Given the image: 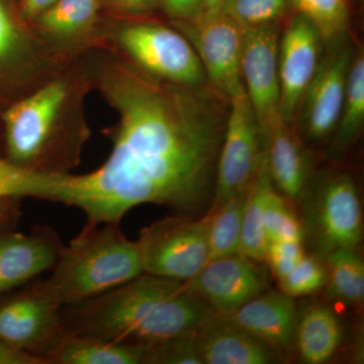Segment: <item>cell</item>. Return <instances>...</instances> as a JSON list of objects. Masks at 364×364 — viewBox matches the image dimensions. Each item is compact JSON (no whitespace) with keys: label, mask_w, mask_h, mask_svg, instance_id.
I'll return each instance as SVG.
<instances>
[{"label":"cell","mask_w":364,"mask_h":364,"mask_svg":"<svg viewBox=\"0 0 364 364\" xmlns=\"http://www.w3.org/2000/svg\"><path fill=\"white\" fill-rule=\"evenodd\" d=\"M203 364H274L284 360V352L230 322L215 318L196 333Z\"/></svg>","instance_id":"19"},{"label":"cell","mask_w":364,"mask_h":364,"mask_svg":"<svg viewBox=\"0 0 364 364\" xmlns=\"http://www.w3.org/2000/svg\"><path fill=\"white\" fill-rule=\"evenodd\" d=\"M142 273L136 242L127 238L119 224H85L63 246L45 282L64 306L111 291Z\"/></svg>","instance_id":"4"},{"label":"cell","mask_w":364,"mask_h":364,"mask_svg":"<svg viewBox=\"0 0 364 364\" xmlns=\"http://www.w3.org/2000/svg\"><path fill=\"white\" fill-rule=\"evenodd\" d=\"M145 364H203L196 348V334L148 344Z\"/></svg>","instance_id":"31"},{"label":"cell","mask_w":364,"mask_h":364,"mask_svg":"<svg viewBox=\"0 0 364 364\" xmlns=\"http://www.w3.org/2000/svg\"><path fill=\"white\" fill-rule=\"evenodd\" d=\"M282 21L244 30L241 77L265 136L279 117V50Z\"/></svg>","instance_id":"15"},{"label":"cell","mask_w":364,"mask_h":364,"mask_svg":"<svg viewBox=\"0 0 364 364\" xmlns=\"http://www.w3.org/2000/svg\"><path fill=\"white\" fill-rule=\"evenodd\" d=\"M80 58L91 90L117 114L104 132L111 154L85 174L28 173L23 198L78 208L87 225H119L147 203L177 215L205 213L214 196L229 100L210 85L188 87L151 76L107 46Z\"/></svg>","instance_id":"1"},{"label":"cell","mask_w":364,"mask_h":364,"mask_svg":"<svg viewBox=\"0 0 364 364\" xmlns=\"http://www.w3.org/2000/svg\"><path fill=\"white\" fill-rule=\"evenodd\" d=\"M26 171L0 158V198H18L21 178Z\"/></svg>","instance_id":"35"},{"label":"cell","mask_w":364,"mask_h":364,"mask_svg":"<svg viewBox=\"0 0 364 364\" xmlns=\"http://www.w3.org/2000/svg\"><path fill=\"white\" fill-rule=\"evenodd\" d=\"M9 200H11V198H0V222L4 219V215L6 214Z\"/></svg>","instance_id":"39"},{"label":"cell","mask_w":364,"mask_h":364,"mask_svg":"<svg viewBox=\"0 0 364 364\" xmlns=\"http://www.w3.org/2000/svg\"><path fill=\"white\" fill-rule=\"evenodd\" d=\"M58 0H21V18L25 21L26 26H28L40 14L45 13Z\"/></svg>","instance_id":"36"},{"label":"cell","mask_w":364,"mask_h":364,"mask_svg":"<svg viewBox=\"0 0 364 364\" xmlns=\"http://www.w3.org/2000/svg\"><path fill=\"white\" fill-rule=\"evenodd\" d=\"M287 202L289 200L273 186L268 193L264 212L267 243L275 241L303 242L301 221Z\"/></svg>","instance_id":"28"},{"label":"cell","mask_w":364,"mask_h":364,"mask_svg":"<svg viewBox=\"0 0 364 364\" xmlns=\"http://www.w3.org/2000/svg\"><path fill=\"white\" fill-rule=\"evenodd\" d=\"M343 338L341 321L331 309L310 305L298 313L294 342L304 363H328Z\"/></svg>","instance_id":"22"},{"label":"cell","mask_w":364,"mask_h":364,"mask_svg":"<svg viewBox=\"0 0 364 364\" xmlns=\"http://www.w3.org/2000/svg\"><path fill=\"white\" fill-rule=\"evenodd\" d=\"M183 284L225 318L269 289V279L261 262L237 253L208 261Z\"/></svg>","instance_id":"14"},{"label":"cell","mask_w":364,"mask_h":364,"mask_svg":"<svg viewBox=\"0 0 364 364\" xmlns=\"http://www.w3.org/2000/svg\"><path fill=\"white\" fill-rule=\"evenodd\" d=\"M102 4L127 18L147 16L159 7V0H102Z\"/></svg>","instance_id":"34"},{"label":"cell","mask_w":364,"mask_h":364,"mask_svg":"<svg viewBox=\"0 0 364 364\" xmlns=\"http://www.w3.org/2000/svg\"><path fill=\"white\" fill-rule=\"evenodd\" d=\"M326 279L324 261L313 255H305L291 272L279 279V289L293 299L311 296L325 287Z\"/></svg>","instance_id":"30"},{"label":"cell","mask_w":364,"mask_h":364,"mask_svg":"<svg viewBox=\"0 0 364 364\" xmlns=\"http://www.w3.org/2000/svg\"><path fill=\"white\" fill-rule=\"evenodd\" d=\"M62 308L45 280H33L0 304V344L46 364L67 333Z\"/></svg>","instance_id":"8"},{"label":"cell","mask_w":364,"mask_h":364,"mask_svg":"<svg viewBox=\"0 0 364 364\" xmlns=\"http://www.w3.org/2000/svg\"><path fill=\"white\" fill-rule=\"evenodd\" d=\"M210 213L176 215L144 228L136 239L144 273L188 282L208 261Z\"/></svg>","instance_id":"7"},{"label":"cell","mask_w":364,"mask_h":364,"mask_svg":"<svg viewBox=\"0 0 364 364\" xmlns=\"http://www.w3.org/2000/svg\"><path fill=\"white\" fill-rule=\"evenodd\" d=\"M306 255L301 241H275L267 243L264 262L277 279L286 277Z\"/></svg>","instance_id":"32"},{"label":"cell","mask_w":364,"mask_h":364,"mask_svg":"<svg viewBox=\"0 0 364 364\" xmlns=\"http://www.w3.org/2000/svg\"><path fill=\"white\" fill-rule=\"evenodd\" d=\"M65 66L46 52L28 26H21L0 0V82L26 95Z\"/></svg>","instance_id":"16"},{"label":"cell","mask_w":364,"mask_h":364,"mask_svg":"<svg viewBox=\"0 0 364 364\" xmlns=\"http://www.w3.org/2000/svg\"><path fill=\"white\" fill-rule=\"evenodd\" d=\"M364 124V55L356 49L352 60L343 105L336 129L330 138L328 156L342 159L353 147L363 132Z\"/></svg>","instance_id":"23"},{"label":"cell","mask_w":364,"mask_h":364,"mask_svg":"<svg viewBox=\"0 0 364 364\" xmlns=\"http://www.w3.org/2000/svg\"><path fill=\"white\" fill-rule=\"evenodd\" d=\"M148 344L112 341L67 330L46 364H145Z\"/></svg>","instance_id":"21"},{"label":"cell","mask_w":364,"mask_h":364,"mask_svg":"<svg viewBox=\"0 0 364 364\" xmlns=\"http://www.w3.org/2000/svg\"><path fill=\"white\" fill-rule=\"evenodd\" d=\"M171 26L193 46L208 85L219 95L230 100L243 88L241 56L245 28L222 13L203 14L198 20Z\"/></svg>","instance_id":"11"},{"label":"cell","mask_w":364,"mask_h":364,"mask_svg":"<svg viewBox=\"0 0 364 364\" xmlns=\"http://www.w3.org/2000/svg\"><path fill=\"white\" fill-rule=\"evenodd\" d=\"M325 42L312 21L294 13L282 26L279 50L280 119L294 126L301 97L320 65Z\"/></svg>","instance_id":"13"},{"label":"cell","mask_w":364,"mask_h":364,"mask_svg":"<svg viewBox=\"0 0 364 364\" xmlns=\"http://www.w3.org/2000/svg\"><path fill=\"white\" fill-rule=\"evenodd\" d=\"M272 188L264 156L259 171L246 191L239 251L241 255L261 263L264 262L267 246L264 231L265 205Z\"/></svg>","instance_id":"24"},{"label":"cell","mask_w":364,"mask_h":364,"mask_svg":"<svg viewBox=\"0 0 364 364\" xmlns=\"http://www.w3.org/2000/svg\"><path fill=\"white\" fill-rule=\"evenodd\" d=\"M296 14L312 21L324 39L325 45L346 35L349 26L347 0H287Z\"/></svg>","instance_id":"27"},{"label":"cell","mask_w":364,"mask_h":364,"mask_svg":"<svg viewBox=\"0 0 364 364\" xmlns=\"http://www.w3.org/2000/svg\"><path fill=\"white\" fill-rule=\"evenodd\" d=\"M159 6L171 23L196 21L205 13L203 0H159Z\"/></svg>","instance_id":"33"},{"label":"cell","mask_w":364,"mask_h":364,"mask_svg":"<svg viewBox=\"0 0 364 364\" xmlns=\"http://www.w3.org/2000/svg\"><path fill=\"white\" fill-rule=\"evenodd\" d=\"M64 244L50 226H36L28 234L0 236V296L26 286L56 265Z\"/></svg>","instance_id":"17"},{"label":"cell","mask_w":364,"mask_h":364,"mask_svg":"<svg viewBox=\"0 0 364 364\" xmlns=\"http://www.w3.org/2000/svg\"><path fill=\"white\" fill-rule=\"evenodd\" d=\"M287 7V0H224L220 13L249 28L279 23Z\"/></svg>","instance_id":"29"},{"label":"cell","mask_w":364,"mask_h":364,"mask_svg":"<svg viewBox=\"0 0 364 364\" xmlns=\"http://www.w3.org/2000/svg\"><path fill=\"white\" fill-rule=\"evenodd\" d=\"M205 1V13L203 14H215L220 13L224 0H203Z\"/></svg>","instance_id":"38"},{"label":"cell","mask_w":364,"mask_h":364,"mask_svg":"<svg viewBox=\"0 0 364 364\" xmlns=\"http://www.w3.org/2000/svg\"><path fill=\"white\" fill-rule=\"evenodd\" d=\"M298 313L294 299L267 289L225 318L284 352L294 343Z\"/></svg>","instance_id":"20"},{"label":"cell","mask_w":364,"mask_h":364,"mask_svg":"<svg viewBox=\"0 0 364 364\" xmlns=\"http://www.w3.org/2000/svg\"><path fill=\"white\" fill-rule=\"evenodd\" d=\"M326 296L350 308L364 301V264L358 250L340 249L326 258Z\"/></svg>","instance_id":"25"},{"label":"cell","mask_w":364,"mask_h":364,"mask_svg":"<svg viewBox=\"0 0 364 364\" xmlns=\"http://www.w3.org/2000/svg\"><path fill=\"white\" fill-rule=\"evenodd\" d=\"M90 90L79 57L9 105L1 117L7 161L30 173H71L91 136L85 114Z\"/></svg>","instance_id":"2"},{"label":"cell","mask_w":364,"mask_h":364,"mask_svg":"<svg viewBox=\"0 0 364 364\" xmlns=\"http://www.w3.org/2000/svg\"><path fill=\"white\" fill-rule=\"evenodd\" d=\"M303 243L325 261L340 249L359 251L363 238L360 196L353 177L344 171L313 176L299 202Z\"/></svg>","instance_id":"5"},{"label":"cell","mask_w":364,"mask_h":364,"mask_svg":"<svg viewBox=\"0 0 364 364\" xmlns=\"http://www.w3.org/2000/svg\"><path fill=\"white\" fill-rule=\"evenodd\" d=\"M151 76L188 86L208 85L196 50L173 26L127 20L105 26L104 44Z\"/></svg>","instance_id":"6"},{"label":"cell","mask_w":364,"mask_h":364,"mask_svg":"<svg viewBox=\"0 0 364 364\" xmlns=\"http://www.w3.org/2000/svg\"><path fill=\"white\" fill-rule=\"evenodd\" d=\"M265 156V136L243 88L229 100L210 208L244 195Z\"/></svg>","instance_id":"9"},{"label":"cell","mask_w":364,"mask_h":364,"mask_svg":"<svg viewBox=\"0 0 364 364\" xmlns=\"http://www.w3.org/2000/svg\"><path fill=\"white\" fill-rule=\"evenodd\" d=\"M0 364H41L37 359L0 344Z\"/></svg>","instance_id":"37"},{"label":"cell","mask_w":364,"mask_h":364,"mask_svg":"<svg viewBox=\"0 0 364 364\" xmlns=\"http://www.w3.org/2000/svg\"><path fill=\"white\" fill-rule=\"evenodd\" d=\"M61 317L69 332L139 344L196 334L219 318L183 282L149 273L64 306Z\"/></svg>","instance_id":"3"},{"label":"cell","mask_w":364,"mask_h":364,"mask_svg":"<svg viewBox=\"0 0 364 364\" xmlns=\"http://www.w3.org/2000/svg\"><path fill=\"white\" fill-rule=\"evenodd\" d=\"M356 49L348 33L325 46L320 65L301 97L294 121V129L304 142L320 144L334 133Z\"/></svg>","instance_id":"10"},{"label":"cell","mask_w":364,"mask_h":364,"mask_svg":"<svg viewBox=\"0 0 364 364\" xmlns=\"http://www.w3.org/2000/svg\"><path fill=\"white\" fill-rule=\"evenodd\" d=\"M265 161L274 188L299 203L312 179V158L294 127L277 117L265 133Z\"/></svg>","instance_id":"18"},{"label":"cell","mask_w":364,"mask_h":364,"mask_svg":"<svg viewBox=\"0 0 364 364\" xmlns=\"http://www.w3.org/2000/svg\"><path fill=\"white\" fill-rule=\"evenodd\" d=\"M245 193L230 198L219 207L208 208L210 219L208 232L207 262L234 255L240 251Z\"/></svg>","instance_id":"26"},{"label":"cell","mask_w":364,"mask_h":364,"mask_svg":"<svg viewBox=\"0 0 364 364\" xmlns=\"http://www.w3.org/2000/svg\"><path fill=\"white\" fill-rule=\"evenodd\" d=\"M102 6V0H58L28 28L46 52L66 65L104 44Z\"/></svg>","instance_id":"12"}]
</instances>
